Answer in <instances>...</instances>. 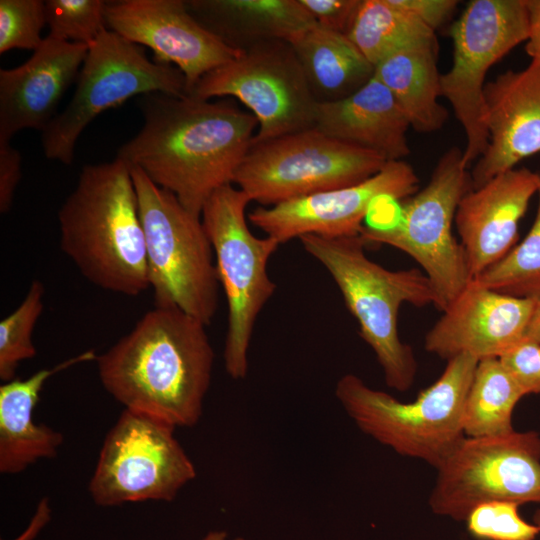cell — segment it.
<instances>
[{
	"label": "cell",
	"instance_id": "1",
	"mask_svg": "<svg viewBox=\"0 0 540 540\" xmlns=\"http://www.w3.org/2000/svg\"><path fill=\"white\" fill-rule=\"evenodd\" d=\"M138 107L143 126L116 157L201 216L209 197L233 184L257 131V119L228 99L189 95L150 93L140 96Z\"/></svg>",
	"mask_w": 540,
	"mask_h": 540
},
{
	"label": "cell",
	"instance_id": "2",
	"mask_svg": "<svg viewBox=\"0 0 540 540\" xmlns=\"http://www.w3.org/2000/svg\"><path fill=\"white\" fill-rule=\"evenodd\" d=\"M205 327L179 309L155 306L97 356L101 384L126 409L175 428L196 425L215 359Z\"/></svg>",
	"mask_w": 540,
	"mask_h": 540
},
{
	"label": "cell",
	"instance_id": "3",
	"mask_svg": "<svg viewBox=\"0 0 540 540\" xmlns=\"http://www.w3.org/2000/svg\"><path fill=\"white\" fill-rule=\"evenodd\" d=\"M60 248L92 284L137 296L149 288L144 230L129 166H83L58 211Z\"/></svg>",
	"mask_w": 540,
	"mask_h": 540
},
{
	"label": "cell",
	"instance_id": "4",
	"mask_svg": "<svg viewBox=\"0 0 540 540\" xmlns=\"http://www.w3.org/2000/svg\"><path fill=\"white\" fill-rule=\"evenodd\" d=\"M304 249L330 273L345 304L371 347L388 387L405 392L413 385L418 365L412 348L399 335L398 317L404 303L436 306L431 282L419 269L391 271L370 260L360 235L299 238Z\"/></svg>",
	"mask_w": 540,
	"mask_h": 540
},
{
	"label": "cell",
	"instance_id": "5",
	"mask_svg": "<svg viewBox=\"0 0 540 540\" xmlns=\"http://www.w3.org/2000/svg\"><path fill=\"white\" fill-rule=\"evenodd\" d=\"M478 361L468 354L447 360L440 377L410 402L371 388L354 374L338 380L335 395L363 433L436 469L465 437L463 408Z\"/></svg>",
	"mask_w": 540,
	"mask_h": 540
},
{
	"label": "cell",
	"instance_id": "6",
	"mask_svg": "<svg viewBox=\"0 0 540 540\" xmlns=\"http://www.w3.org/2000/svg\"><path fill=\"white\" fill-rule=\"evenodd\" d=\"M129 168L155 306L179 309L209 325L217 311L220 283L201 216L188 211L172 192L154 184L139 168Z\"/></svg>",
	"mask_w": 540,
	"mask_h": 540
},
{
	"label": "cell",
	"instance_id": "7",
	"mask_svg": "<svg viewBox=\"0 0 540 540\" xmlns=\"http://www.w3.org/2000/svg\"><path fill=\"white\" fill-rule=\"evenodd\" d=\"M471 189L463 150L452 147L439 158L426 186L399 201L395 220L363 225L359 234L368 244L389 245L410 255L431 282L441 312L472 280L452 232L459 202Z\"/></svg>",
	"mask_w": 540,
	"mask_h": 540
},
{
	"label": "cell",
	"instance_id": "8",
	"mask_svg": "<svg viewBox=\"0 0 540 540\" xmlns=\"http://www.w3.org/2000/svg\"><path fill=\"white\" fill-rule=\"evenodd\" d=\"M250 202L242 190L229 184L209 197L201 213L226 296L224 363L227 374L235 380L247 375L249 344L257 317L276 289L267 265L280 245L271 237L259 238L250 231L246 219Z\"/></svg>",
	"mask_w": 540,
	"mask_h": 540
},
{
	"label": "cell",
	"instance_id": "9",
	"mask_svg": "<svg viewBox=\"0 0 540 540\" xmlns=\"http://www.w3.org/2000/svg\"><path fill=\"white\" fill-rule=\"evenodd\" d=\"M67 106L42 131L47 159L71 165L84 129L101 113L134 96L187 95L183 73L173 65L149 60L142 46L105 30L88 47Z\"/></svg>",
	"mask_w": 540,
	"mask_h": 540
},
{
	"label": "cell",
	"instance_id": "10",
	"mask_svg": "<svg viewBox=\"0 0 540 540\" xmlns=\"http://www.w3.org/2000/svg\"><path fill=\"white\" fill-rule=\"evenodd\" d=\"M388 161L315 127L251 146L233 184L263 207L360 183Z\"/></svg>",
	"mask_w": 540,
	"mask_h": 540
},
{
	"label": "cell",
	"instance_id": "11",
	"mask_svg": "<svg viewBox=\"0 0 540 540\" xmlns=\"http://www.w3.org/2000/svg\"><path fill=\"white\" fill-rule=\"evenodd\" d=\"M436 470L428 503L439 516L465 521L490 501L540 504V434L465 436Z\"/></svg>",
	"mask_w": 540,
	"mask_h": 540
},
{
	"label": "cell",
	"instance_id": "12",
	"mask_svg": "<svg viewBox=\"0 0 540 540\" xmlns=\"http://www.w3.org/2000/svg\"><path fill=\"white\" fill-rule=\"evenodd\" d=\"M188 95L239 100L258 121L252 143L315 126L318 102L291 44L285 41L244 48L236 58L205 74Z\"/></svg>",
	"mask_w": 540,
	"mask_h": 540
},
{
	"label": "cell",
	"instance_id": "13",
	"mask_svg": "<svg viewBox=\"0 0 540 540\" xmlns=\"http://www.w3.org/2000/svg\"><path fill=\"white\" fill-rule=\"evenodd\" d=\"M174 430L158 418L125 408L104 439L90 479L93 501L116 506L173 500L196 476Z\"/></svg>",
	"mask_w": 540,
	"mask_h": 540
},
{
	"label": "cell",
	"instance_id": "14",
	"mask_svg": "<svg viewBox=\"0 0 540 540\" xmlns=\"http://www.w3.org/2000/svg\"><path fill=\"white\" fill-rule=\"evenodd\" d=\"M453 62L440 74V96L453 108L465 135L463 160L480 158L488 145L484 87L489 69L528 37L525 0H473L452 25Z\"/></svg>",
	"mask_w": 540,
	"mask_h": 540
},
{
	"label": "cell",
	"instance_id": "15",
	"mask_svg": "<svg viewBox=\"0 0 540 540\" xmlns=\"http://www.w3.org/2000/svg\"><path fill=\"white\" fill-rule=\"evenodd\" d=\"M419 178L404 160L388 161L372 177L343 188L315 193L270 207H257L248 219L280 244L314 234L356 236L373 205L383 198L397 201L418 191Z\"/></svg>",
	"mask_w": 540,
	"mask_h": 540
},
{
	"label": "cell",
	"instance_id": "16",
	"mask_svg": "<svg viewBox=\"0 0 540 540\" xmlns=\"http://www.w3.org/2000/svg\"><path fill=\"white\" fill-rule=\"evenodd\" d=\"M105 21L108 30L148 47L155 62L178 68L185 76L187 95L205 74L243 50L204 28L183 0L106 1Z\"/></svg>",
	"mask_w": 540,
	"mask_h": 540
},
{
	"label": "cell",
	"instance_id": "17",
	"mask_svg": "<svg viewBox=\"0 0 540 540\" xmlns=\"http://www.w3.org/2000/svg\"><path fill=\"white\" fill-rule=\"evenodd\" d=\"M536 299L489 289L472 279L427 332V352L449 360L500 358L524 339Z\"/></svg>",
	"mask_w": 540,
	"mask_h": 540
},
{
	"label": "cell",
	"instance_id": "18",
	"mask_svg": "<svg viewBox=\"0 0 540 540\" xmlns=\"http://www.w3.org/2000/svg\"><path fill=\"white\" fill-rule=\"evenodd\" d=\"M484 121L488 145L470 172L472 189L540 153V62L485 84Z\"/></svg>",
	"mask_w": 540,
	"mask_h": 540
},
{
	"label": "cell",
	"instance_id": "19",
	"mask_svg": "<svg viewBox=\"0 0 540 540\" xmlns=\"http://www.w3.org/2000/svg\"><path fill=\"white\" fill-rule=\"evenodd\" d=\"M539 189V173L514 168L462 197L455 225L472 279L515 246L519 223Z\"/></svg>",
	"mask_w": 540,
	"mask_h": 540
},
{
	"label": "cell",
	"instance_id": "20",
	"mask_svg": "<svg viewBox=\"0 0 540 540\" xmlns=\"http://www.w3.org/2000/svg\"><path fill=\"white\" fill-rule=\"evenodd\" d=\"M87 52V45L46 36L25 63L0 69V142L23 129L46 128Z\"/></svg>",
	"mask_w": 540,
	"mask_h": 540
},
{
	"label": "cell",
	"instance_id": "21",
	"mask_svg": "<svg viewBox=\"0 0 540 540\" xmlns=\"http://www.w3.org/2000/svg\"><path fill=\"white\" fill-rule=\"evenodd\" d=\"M314 127L387 161L402 160L410 153V125L391 92L374 75L351 95L318 103Z\"/></svg>",
	"mask_w": 540,
	"mask_h": 540
},
{
	"label": "cell",
	"instance_id": "22",
	"mask_svg": "<svg viewBox=\"0 0 540 540\" xmlns=\"http://www.w3.org/2000/svg\"><path fill=\"white\" fill-rule=\"evenodd\" d=\"M93 350L41 369L27 379H12L0 386V472L17 474L40 459L53 458L63 435L33 420V410L45 382L73 365L96 360Z\"/></svg>",
	"mask_w": 540,
	"mask_h": 540
},
{
	"label": "cell",
	"instance_id": "23",
	"mask_svg": "<svg viewBox=\"0 0 540 540\" xmlns=\"http://www.w3.org/2000/svg\"><path fill=\"white\" fill-rule=\"evenodd\" d=\"M193 17L237 49L265 41L291 43L316 24L300 0H190Z\"/></svg>",
	"mask_w": 540,
	"mask_h": 540
},
{
	"label": "cell",
	"instance_id": "24",
	"mask_svg": "<svg viewBox=\"0 0 540 540\" xmlns=\"http://www.w3.org/2000/svg\"><path fill=\"white\" fill-rule=\"evenodd\" d=\"M436 37L406 45L374 66V76L391 92L410 127L420 133L435 132L448 119L438 102L440 74Z\"/></svg>",
	"mask_w": 540,
	"mask_h": 540
},
{
	"label": "cell",
	"instance_id": "25",
	"mask_svg": "<svg viewBox=\"0 0 540 540\" xmlns=\"http://www.w3.org/2000/svg\"><path fill=\"white\" fill-rule=\"evenodd\" d=\"M290 44L318 103L345 98L374 75V66L346 34L317 23Z\"/></svg>",
	"mask_w": 540,
	"mask_h": 540
},
{
	"label": "cell",
	"instance_id": "26",
	"mask_svg": "<svg viewBox=\"0 0 540 540\" xmlns=\"http://www.w3.org/2000/svg\"><path fill=\"white\" fill-rule=\"evenodd\" d=\"M524 396L499 358L479 360L465 398L464 435L485 437L514 431V409Z\"/></svg>",
	"mask_w": 540,
	"mask_h": 540
},
{
	"label": "cell",
	"instance_id": "27",
	"mask_svg": "<svg viewBox=\"0 0 540 540\" xmlns=\"http://www.w3.org/2000/svg\"><path fill=\"white\" fill-rule=\"evenodd\" d=\"M346 35L373 66L406 45L436 37L433 30L391 0H360Z\"/></svg>",
	"mask_w": 540,
	"mask_h": 540
},
{
	"label": "cell",
	"instance_id": "28",
	"mask_svg": "<svg viewBox=\"0 0 540 540\" xmlns=\"http://www.w3.org/2000/svg\"><path fill=\"white\" fill-rule=\"evenodd\" d=\"M533 224L524 239L474 278L481 285L518 298L540 297V189Z\"/></svg>",
	"mask_w": 540,
	"mask_h": 540
},
{
	"label": "cell",
	"instance_id": "29",
	"mask_svg": "<svg viewBox=\"0 0 540 540\" xmlns=\"http://www.w3.org/2000/svg\"><path fill=\"white\" fill-rule=\"evenodd\" d=\"M44 285L33 280L19 306L0 322V379L15 378L19 364L37 351L32 341L35 325L43 312Z\"/></svg>",
	"mask_w": 540,
	"mask_h": 540
},
{
	"label": "cell",
	"instance_id": "30",
	"mask_svg": "<svg viewBox=\"0 0 540 540\" xmlns=\"http://www.w3.org/2000/svg\"><path fill=\"white\" fill-rule=\"evenodd\" d=\"M105 7L103 0H46L47 36L89 47L107 30Z\"/></svg>",
	"mask_w": 540,
	"mask_h": 540
},
{
	"label": "cell",
	"instance_id": "31",
	"mask_svg": "<svg viewBox=\"0 0 540 540\" xmlns=\"http://www.w3.org/2000/svg\"><path fill=\"white\" fill-rule=\"evenodd\" d=\"M520 506L511 501L485 502L474 507L464 522L478 540H535L539 530L520 515Z\"/></svg>",
	"mask_w": 540,
	"mask_h": 540
},
{
	"label": "cell",
	"instance_id": "32",
	"mask_svg": "<svg viewBox=\"0 0 540 540\" xmlns=\"http://www.w3.org/2000/svg\"><path fill=\"white\" fill-rule=\"evenodd\" d=\"M45 1L0 0V54L12 49L35 51L44 41Z\"/></svg>",
	"mask_w": 540,
	"mask_h": 540
},
{
	"label": "cell",
	"instance_id": "33",
	"mask_svg": "<svg viewBox=\"0 0 540 540\" xmlns=\"http://www.w3.org/2000/svg\"><path fill=\"white\" fill-rule=\"evenodd\" d=\"M500 361L525 395L540 394V344L523 339Z\"/></svg>",
	"mask_w": 540,
	"mask_h": 540
},
{
	"label": "cell",
	"instance_id": "34",
	"mask_svg": "<svg viewBox=\"0 0 540 540\" xmlns=\"http://www.w3.org/2000/svg\"><path fill=\"white\" fill-rule=\"evenodd\" d=\"M316 23L326 29L347 34L360 0H300Z\"/></svg>",
	"mask_w": 540,
	"mask_h": 540
},
{
	"label": "cell",
	"instance_id": "35",
	"mask_svg": "<svg viewBox=\"0 0 540 540\" xmlns=\"http://www.w3.org/2000/svg\"><path fill=\"white\" fill-rule=\"evenodd\" d=\"M22 176V158L10 142H0V212L7 213Z\"/></svg>",
	"mask_w": 540,
	"mask_h": 540
},
{
	"label": "cell",
	"instance_id": "36",
	"mask_svg": "<svg viewBox=\"0 0 540 540\" xmlns=\"http://www.w3.org/2000/svg\"><path fill=\"white\" fill-rule=\"evenodd\" d=\"M435 32L453 14L458 5L454 0H391Z\"/></svg>",
	"mask_w": 540,
	"mask_h": 540
},
{
	"label": "cell",
	"instance_id": "37",
	"mask_svg": "<svg viewBox=\"0 0 540 540\" xmlns=\"http://www.w3.org/2000/svg\"><path fill=\"white\" fill-rule=\"evenodd\" d=\"M528 18V37L525 51L531 60L540 62V0H525Z\"/></svg>",
	"mask_w": 540,
	"mask_h": 540
},
{
	"label": "cell",
	"instance_id": "38",
	"mask_svg": "<svg viewBox=\"0 0 540 540\" xmlns=\"http://www.w3.org/2000/svg\"><path fill=\"white\" fill-rule=\"evenodd\" d=\"M51 517V508L48 498H42L37 504L35 513L30 520L29 525L24 532L14 540H33L42 528L49 522Z\"/></svg>",
	"mask_w": 540,
	"mask_h": 540
},
{
	"label": "cell",
	"instance_id": "39",
	"mask_svg": "<svg viewBox=\"0 0 540 540\" xmlns=\"http://www.w3.org/2000/svg\"><path fill=\"white\" fill-rule=\"evenodd\" d=\"M524 339L540 344V297L536 299L535 310L527 327Z\"/></svg>",
	"mask_w": 540,
	"mask_h": 540
},
{
	"label": "cell",
	"instance_id": "40",
	"mask_svg": "<svg viewBox=\"0 0 540 540\" xmlns=\"http://www.w3.org/2000/svg\"><path fill=\"white\" fill-rule=\"evenodd\" d=\"M227 535L223 531H213L208 533L202 540H226ZM234 540H244L242 538H236Z\"/></svg>",
	"mask_w": 540,
	"mask_h": 540
},
{
	"label": "cell",
	"instance_id": "41",
	"mask_svg": "<svg viewBox=\"0 0 540 540\" xmlns=\"http://www.w3.org/2000/svg\"><path fill=\"white\" fill-rule=\"evenodd\" d=\"M533 523L537 526L539 530V540H540V508L536 510V512L533 515Z\"/></svg>",
	"mask_w": 540,
	"mask_h": 540
}]
</instances>
